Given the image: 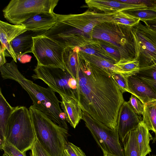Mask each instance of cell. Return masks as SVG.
Wrapping results in <instances>:
<instances>
[{"instance_id": "1f68e13d", "label": "cell", "mask_w": 156, "mask_h": 156, "mask_svg": "<svg viewBox=\"0 0 156 156\" xmlns=\"http://www.w3.org/2000/svg\"><path fill=\"white\" fill-rule=\"evenodd\" d=\"M63 156H87L80 147L68 142L64 151Z\"/></svg>"}, {"instance_id": "603a6c76", "label": "cell", "mask_w": 156, "mask_h": 156, "mask_svg": "<svg viewBox=\"0 0 156 156\" xmlns=\"http://www.w3.org/2000/svg\"><path fill=\"white\" fill-rule=\"evenodd\" d=\"M80 52L86 60L111 75L118 73L115 63L100 57Z\"/></svg>"}, {"instance_id": "9c48e42d", "label": "cell", "mask_w": 156, "mask_h": 156, "mask_svg": "<svg viewBox=\"0 0 156 156\" xmlns=\"http://www.w3.org/2000/svg\"><path fill=\"white\" fill-rule=\"evenodd\" d=\"M140 69L156 63V33L140 22L131 27Z\"/></svg>"}, {"instance_id": "e575fe53", "label": "cell", "mask_w": 156, "mask_h": 156, "mask_svg": "<svg viewBox=\"0 0 156 156\" xmlns=\"http://www.w3.org/2000/svg\"><path fill=\"white\" fill-rule=\"evenodd\" d=\"M31 151L30 156H50L37 138Z\"/></svg>"}, {"instance_id": "cb8c5ba5", "label": "cell", "mask_w": 156, "mask_h": 156, "mask_svg": "<svg viewBox=\"0 0 156 156\" xmlns=\"http://www.w3.org/2000/svg\"><path fill=\"white\" fill-rule=\"evenodd\" d=\"M115 65L119 73L127 77L136 75L140 69L139 63L136 58L131 60H120Z\"/></svg>"}, {"instance_id": "8992f818", "label": "cell", "mask_w": 156, "mask_h": 156, "mask_svg": "<svg viewBox=\"0 0 156 156\" xmlns=\"http://www.w3.org/2000/svg\"><path fill=\"white\" fill-rule=\"evenodd\" d=\"M59 0H11L3 9L4 17L13 24L21 25L38 13H54Z\"/></svg>"}, {"instance_id": "4fadbf2b", "label": "cell", "mask_w": 156, "mask_h": 156, "mask_svg": "<svg viewBox=\"0 0 156 156\" xmlns=\"http://www.w3.org/2000/svg\"><path fill=\"white\" fill-rule=\"evenodd\" d=\"M27 30L22 25L11 24L0 21V40L1 45L4 46L16 63L17 57L11 45V42L17 36Z\"/></svg>"}, {"instance_id": "d6a6232c", "label": "cell", "mask_w": 156, "mask_h": 156, "mask_svg": "<svg viewBox=\"0 0 156 156\" xmlns=\"http://www.w3.org/2000/svg\"><path fill=\"white\" fill-rule=\"evenodd\" d=\"M128 102L136 113L138 115H143L144 108V104L136 97L131 94Z\"/></svg>"}, {"instance_id": "83f0119b", "label": "cell", "mask_w": 156, "mask_h": 156, "mask_svg": "<svg viewBox=\"0 0 156 156\" xmlns=\"http://www.w3.org/2000/svg\"><path fill=\"white\" fill-rule=\"evenodd\" d=\"M140 21L139 19L128 14L124 11H120L117 12L112 22L116 24L132 27Z\"/></svg>"}, {"instance_id": "9a60e30c", "label": "cell", "mask_w": 156, "mask_h": 156, "mask_svg": "<svg viewBox=\"0 0 156 156\" xmlns=\"http://www.w3.org/2000/svg\"><path fill=\"white\" fill-rule=\"evenodd\" d=\"M129 89L131 94L144 104L156 101V93L147 84L135 76L128 78Z\"/></svg>"}, {"instance_id": "74e56055", "label": "cell", "mask_w": 156, "mask_h": 156, "mask_svg": "<svg viewBox=\"0 0 156 156\" xmlns=\"http://www.w3.org/2000/svg\"><path fill=\"white\" fill-rule=\"evenodd\" d=\"M103 156H117L115 155L108 153L106 151L103 152Z\"/></svg>"}, {"instance_id": "8d00e7d4", "label": "cell", "mask_w": 156, "mask_h": 156, "mask_svg": "<svg viewBox=\"0 0 156 156\" xmlns=\"http://www.w3.org/2000/svg\"><path fill=\"white\" fill-rule=\"evenodd\" d=\"M143 21L148 28L156 33V18Z\"/></svg>"}, {"instance_id": "6da1fadb", "label": "cell", "mask_w": 156, "mask_h": 156, "mask_svg": "<svg viewBox=\"0 0 156 156\" xmlns=\"http://www.w3.org/2000/svg\"><path fill=\"white\" fill-rule=\"evenodd\" d=\"M76 98L83 111L113 130L116 129L123 93L111 75L86 60L80 53Z\"/></svg>"}, {"instance_id": "44dd1931", "label": "cell", "mask_w": 156, "mask_h": 156, "mask_svg": "<svg viewBox=\"0 0 156 156\" xmlns=\"http://www.w3.org/2000/svg\"><path fill=\"white\" fill-rule=\"evenodd\" d=\"M140 156H146L151 152L150 141L153 139L149 130L141 121L135 129Z\"/></svg>"}, {"instance_id": "52a82bcc", "label": "cell", "mask_w": 156, "mask_h": 156, "mask_svg": "<svg viewBox=\"0 0 156 156\" xmlns=\"http://www.w3.org/2000/svg\"><path fill=\"white\" fill-rule=\"evenodd\" d=\"M34 71V73L32 76L33 80H41L59 95L77 100L76 81L66 69L37 64Z\"/></svg>"}, {"instance_id": "836d02e7", "label": "cell", "mask_w": 156, "mask_h": 156, "mask_svg": "<svg viewBox=\"0 0 156 156\" xmlns=\"http://www.w3.org/2000/svg\"><path fill=\"white\" fill-rule=\"evenodd\" d=\"M128 4L148 8H156V0H118Z\"/></svg>"}, {"instance_id": "f546056e", "label": "cell", "mask_w": 156, "mask_h": 156, "mask_svg": "<svg viewBox=\"0 0 156 156\" xmlns=\"http://www.w3.org/2000/svg\"><path fill=\"white\" fill-rule=\"evenodd\" d=\"M101 47L108 53L119 62L121 59V55L118 49L107 42L98 40Z\"/></svg>"}, {"instance_id": "f35d334b", "label": "cell", "mask_w": 156, "mask_h": 156, "mask_svg": "<svg viewBox=\"0 0 156 156\" xmlns=\"http://www.w3.org/2000/svg\"><path fill=\"white\" fill-rule=\"evenodd\" d=\"M2 156H8L5 153L3 154Z\"/></svg>"}, {"instance_id": "2e32d148", "label": "cell", "mask_w": 156, "mask_h": 156, "mask_svg": "<svg viewBox=\"0 0 156 156\" xmlns=\"http://www.w3.org/2000/svg\"><path fill=\"white\" fill-rule=\"evenodd\" d=\"M60 105L65 113L67 122L75 128L82 118L83 111L77 100L65 95H59Z\"/></svg>"}, {"instance_id": "30bf717a", "label": "cell", "mask_w": 156, "mask_h": 156, "mask_svg": "<svg viewBox=\"0 0 156 156\" xmlns=\"http://www.w3.org/2000/svg\"><path fill=\"white\" fill-rule=\"evenodd\" d=\"M32 53L37 64L65 69L63 55L66 47L43 34L33 37Z\"/></svg>"}, {"instance_id": "4316f807", "label": "cell", "mask_w": 156, "mask_h": 156, "mask_svg": "<svg viewBox=\"0 0 156 156\" xmlns=\"http://www.w3.org/2000/svg\"><path fill=\"white\" fill-rule=\"evenodd\" d=\"M123 11L143 21L156 18V8H136Z\"/></svg>"}, {"instance_id": "277c9868", "label": "cell", "mask_w": 156, "mask_h": 156, "mask_svg": "<svg viewBox=\"0 0 156 156\" xmlns=\"http://www.w3.org/2000/svg\"><path fill=\"white\" fill-rule=\"evenodd\" d=\"M5 137L23 153L31 150L36 138L29 110L26 107H15L8 119Z\"/></svg>"}, {"instance_id": "8fae6325", "label": "cell", "mask_w": 156, "mask_h": 156, "mask_svg": "<svg viewBox=\"0 0 156 156\" xmlns=\"http://www.w3.org/2000/svg\"><path fill=\"white\" fill-rule=\"evenodd\" d=\"M117 12L105 13L88 9L80 14H57V21L92 38L94 27L101 23L112 21Z\"/></svg>"}, {"instance_id": "ab89813d", "label": "cell", "mask_w": 156, "mask_h": 156, "mask_svg": "<svg viewBox=\"0 0 156 156\" xmlns=\"http://www.w3.org/2000/svg\"><path fill=\"white\" fill-rule=\"evenodd\" d=\"M156 156V155H151V156Z\"/></svg>"}, {"instance_id": "3957f363", "label": "cell", "mask_w": 156, "mask_h": 156, "mask_svg": "<svg viewBox=\"0 0 156 156\" xmlns=\"http://www.w3.org/2000/svg\"><path fill=\"white\" fill-rule=\"evenodd\" d=\"M36 138L50 156H63L68 130L54 122L33 105L29 108Z\"/></svg>"}, {"instance_id": "7a4b0ae2", "label": "cell", "mask_w": 156, "mask_h": 156, "mask_svg": "<svg viewBox=\"0 0 156 156\" xmlns=\"http://www.w3.org/2000/svg\"><path fill=\"white\" fill-rule=\"evenodd\" d=\"M12 59L0 67L3 79H10L18 83L27 93L33 105L54 122L68 129L66 115L60 106V101L55 92L49 87H41L27 78L20 72Z\"/></svg>"}, {"instance_id": "484cf974", "label": "cell", "mask_w": 156, "mask_h": 156, "mask_svg": "<svg viewBox=\"0 0 156 156\" xmlns=\"http://www.w3.org/2000/svg\"><path fill=\"white\" fill-rule=\"evenodd\" d=\"M135 76L149 85L156 93V63L140 68Z\"/></svg>"}, {"instance_id": "7402d4cb", "label": "cell", "mask_w": 156, "mask_h": 156, "mask_svg": "<svg viewBox=\"0 0 156 156\" xmlns=\"http://www.w3.org/2000/svg\"><path fill=\"white\" fill-rule=\"evenodd\" d=\"M142 122L149 130L155 134L152 143L156 141V101L144 104Z\"/></svg>"}, {"instance_id": "e0dca14e", "label": "cell", "mask_w": 156, "mask_h": 156, "mask_svg": "<svg viewBox=\"0 0 156 156\" xmlns=\"http://www.w3.org/2000/svg\"><path fill=\"white\" fill-rule=\"evenodd\" d=\"M85 2L90 9L105 13H112L120 11L146 8L123 3L118 0H86Z\"/></svg>"}, {"instance_id": "f1b7e54d", "label": "cell", "mask_w": 156, "mask_h": 156, "mask_svg": "<svg viewBox=\"0 0 156 156\" xmlns=\"http://www.w3.org/2000/svg\"><path fill=\"white\" fill-rule=\"evenodd\" d=\"M111 76L122 93L126 92L131 93L128 87V77L120 73L113 74L111 75Z\"/></svg>"}, {"instance_id": "4dcf8cb0", "label": "cell", "mask_w": 156, "mask_h": 156, "mask_svg": "<svg viewBox=\"0 0 156 156\" xmlns=\"http://www.w3.org/2000/svg\"><path fill=\"white\" fill-rule=\"evenodd\" d=\"M8 156H27L26 153H23L5 139L1 149Z\"/></svg>"}, {"instance_id": "ac0fdd59", "label": "cell", "mask_w": 156, "mask_h": 156, "mask_svg": "<svg viewBox=\"0 0 156 156\" xmlns=\"http://www.w3.org/2000/svg\"><path fill=\"white\" fill-rule=\"evenodd\" d=\"M45 32L27 30L16 37L11 42V45L17 59L27 53H32L33 37L42 35Z\"/></svg>"}, {"instance_id": "d4e9b609", "label": "cell", "mask_w": 156, "mask_h": 156, "mask_svg": "<svg viewBox=\"0 0 156 156\" xmlns=\"http://www.w3.org/2000/svg\"><path fill=\"white\" fill-rule=\"evenodd\" d=\"M122 144L125 156H140L135 129L128 134Z\"/></svg>"}, {"instance_id": "d6986e66", "label": "cell", "mask_w": 156, "mask_h": 156, "mask_svg": "<svg viewBox=\"0 0 156 156\" xmlns=\"http://www.w3.org/2000/svg\"><path fill=\"white\" fill-rule=\"evenodd\" d=\"M80 50L77 47H66L63 55L65 69L76 81L80 68Z\"/></svg>"}, {"instance_id": "ffe728a7", "label": "cell", "mask_w": 156, "mask_h": 156, "mask_svg": "<svg viewBox=\"0 0 156 156\" xmlns=\"http://www.w3.org/2000/svg\"><path fill=\"white\" fill-rule=\"evenodd\" d=\"M15 107L7 102L0 89V148H2L5 140V134L9 116Z\"/></svg>"}, {"instance_id": "5bb4252c", "label": "cell", "mask_w": 156, "mask_h": 156, "mask_svg": "<svg viewBox=\"0 0 156 156\" xmlns=\"http://www.w3.org/2000/svg\"><path fill=\"white\" fill-rule=\"evenodd\" d=\"M57 20V14L42 12L31 17L21 25L24 26L27 30L46 32L53 27Z\"/></svg>"}, {"instance_id": "7c38bea8", "label": "cell", "mask_w": 156, "mask_h": 156, "mask_svg": "<svg viewBox=\"0 0 156 156\" xmlns=\"http://www.w3.org/2000/svg\"><path fill=\"white\" fill-rule=\"evenodd\" d=\"M142 121L141 117L135 113L128 101H125L119 110L116 128L122 143L128 134L135 129Z\"/></svg>"}, {"instance_id": "5b68a950", "label": "cell", "mask_w": 156, "mask_h": 156, "mask_svg": "<svg viewBox=\"0 0 156 156\" xmlns=\"http://www.w3.org/2000/svg\"><path fill=\"white\" fill-rule=\"evenodd\" d=\"M92 37L117 47L121 54L120 60L136 58L135 42L131 27L116 24L112 21L102 23L94 28Z\"/></svg>"}, {"instance_id": "ba28073f", "label": "cell", "mask_w": 156, "mask_h": 156, "mask_svg": "<svg viewBox=\"0 0 156 156\" xmlns=\"http://www.w3.org/2000/svg\"><path fill=\"white\" fill-rule=\"evenodd\" d=\"M82 119L103 152L106 151L117 156H125L117 129H111L85 112H82Z\"/></svg>"}, {"instance_id": "d590c367", "label": "cell", "mask_w": 156, "mask_h": 156, "mask_svg": "<svg viewBox=\"0 0 156 156\" xmlns=\"http://www.w3.org/2000/svg\"><path fill=\"white\" fill-rule=\"evenodd\" d=\"M6 49L5 47L1 45L0 48V67L5 65L6 63V60L5 57L7 56L6 52Z\"/></svg>"}]
</instances>
